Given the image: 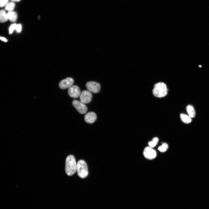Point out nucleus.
Masks as SVG:
<instances>
[{
  "label": "nucleus",
  "instance_id": "f257e3e1",
  "mask_svg": "<svg viewBox=\"0 0 209 209\" xmlns=\"http://www.w3.org/2000/svg\"><path fill=\"white\" fill-rule=\"evenodd\" d=\"M77 163L74 157L72 155H69L66 157L65 166V170L66 174L69 176L73 175L76 171Z\"/></svg>",
  "mask_w": 209,
  "mask_h": 209
},
{
  "label": "nucleus",
  "instance_id": "f03ea898",
  "mask_svg": "<svg viewBox=\"0 0 209 209\" xmlns=\"http://www.w3.org/2000/svg\"><path fill=\"white\" fill-rule=\"evenodd\" d=\"M152 93L153 95L156 97H165L167 93V89L166 85L162 82L155 84L152 90Z\"/></svg>",
  "mask_w": 209,
  "mask_h": 209
},
{
  "label": "nucleus",
  "instance_id": "7ed1b4c3",
  "mask_svg": "<svg viewBox=\"0 0 209 209\" xmlns=\"http://www.w3.org/2000/svg\"><path fill=\"white\" fill-rule=\"evenodd\" d=\"M76 171L78 176L81 178H85L88 175L87 165L83 160H79L77 163Z\"/></svg>",
  "mask_w": 209,
  "mask_h": 209
},
{
  "label": "nucleus",
  "instance_id": "20e7f679",
  "mask_svg": "<svg viewBox=\"0 0 209 209\" xmlns=\"http://www.w3.org/2000/svg\"><path fill=\"white\" fill-rule=\"evenodd\" d=\"M72 104L78 111L81 114H85L87 110L86 106L81 101L74 100L72 102Z\"/></svg>",
  "mask_w": 209,
  "mask_h": 209
},
{
  "label": "nucleus",
  "instance_id": "39448f33",
  "mask_svg": "<svg viewBox=\"0 0 209 209\" xmlns=\"http://www.w3.org/2000/svg\"><path fill=\"white\" fill-rule=\"evenodd\" d=\"M86 87L89 91L94 93H97L100 91V86L99 83L96 82L90 81L87 82Z\"/></svg>",
  "mask_w": 209,
  "mask_h": 209
},
{
  "label": "nucleus",
  "instance_id": "423d86ee",
  "mask_svg": "<svg viewBox=\"0 0 209 209\" xmlns=\"http://www.w3.org/2000/svg\"><path fill=\"white\" fill-rule=\"evenodd\" d=\"M79 97L81 102L84 104H88L91 101L92 96L89 91L84 90L81 92Z\"/></svg>",
  "mask_w": 209,
  "mask_h": 209
},
{
  "label": "nucleus",
  "instance_id": "0eeeda50",
  "mask_svg": "<svg viewBox=\"0 0 209 209\" xmlns=\"http://www.w3.org/2000/svg\"><path fill=\"white\" fill-rule=\"evenodd\" d=\"M68 92L71 98H76L80 97L81 93L80 89L77 86H72L69 88Z\"/></svg>",
  "mask_w": 209,
  "mask_h": 209
},
{
  "label": "nucleus",
  "instance_id": "6e6552de",
  "mask_svg": "<svg viewBox=\"0 0 209 209\" xmlns=\"http://www.w3.org/2000/svg\"><path fill=\"white\" fill-rule=\"evenodd\" d=\"M74 82V80L72 78H67L60 82L59 87L60 89H63L69 88L72 86Z\"/></svg>",
  "mask_w": 209,
  "mask_h": 209
},
{
  "label": "nucleus",
  "instance_id": "1a4fd4ad",
  "mask_svg": "<svg viewBox=\"0 0 209 209\" xmlns=\"http://www.w3.org/2000/svg\"><path fill=\"white\" fill-rule=\"evenodd\" d=\"M143 154L144 157L149 160L154 159L156 155V151L149 147H147L145 149Z\"/></svg>",
  "mask_w": 209,
  "mask_h": 209
},
{
  "label": "nucleus",
  "instance_id": "9d476101",
  "mask_svg": "<svg viewBox=\"0 0 209 209\" xmlns=\"http://www.w3.org/2000/svg\"><path fill=\"white\" fill-rule=\"evenodd\" d=\"M96 115L95 113L92 112L86 113L84 116L85 121L89 123H93L96 121Z\"/></svg>",
  "mask_w": 209,
  "mask_h": 209
},
{
  "label": "nucleus",
  "instance_id": "9b49d317",
  "mask_svg": "<svg viewBox=\"0 0 209 209\" xmlns=\"http://www.w3.org/2000/svg\"><path fill=\"white\" fill-rule=\"evenodd\" d=\"M22 28L21 25L20 24H12L9 27V34H12L14 30H16L17 32H21Z\"/></svg>",
  "mask_w": 209,
  "mask_h": 209
},
{
  "label": "nucleus",
  "instance_id": "f8f14e48",
  "mask_svg": "<svg viewBox=\"0 0 209 209\" xmlns=\"http://www.w3.org/2000/svg\"><path fill=\"white\" fill-rule=\"evenodd\" d=\"M7 16L8 19L12 22L15 21L17 17V13L13 11H10L7 13Z\"/></svg>",
  "mask_w": 209,
  "mask_h": 209
},
{
  "label": "nucleus",
  "instance_id": "ddd939ff",
  "mask_svg": "<svg viewBox=\"0 0 209 209\" xmlns=\"http://www.w3.org/2000/svg\"><path fill=\"white\" fill-rule=\"evenodd\" d=\"M186 110L189 116L191 118H194L195 116V112L193 106L190 105H188L186 107Z\"/></svg>",
  "mask_w": 209,
  "mask_h": 209
},
{
  "label": "nucleus",
  "instance_id": "4468645a",
  "mask_svg": "<svg viewBox=\"0 0 209 209\" xmlns=\"http://www.w3.org/2000/svg\"><path fill=\"white\" fill-rule=\"evenodd\" d=\"M8 19L7 14L3 10H1L0 11V21L1 22H6Z\"/></svg>",
  "mask_w": 209,
  "mask_h": 209
},
{
  "label": "nucleus",
  "instance_id": "2eb2a0df",
  "mask_svg": "<svg viewBox=\"0 0 209 209\" xmlns=\"http://www.w3.org/2000/svg\"><path fill=\"white\" fill-rule=\"evenodd\" d=\"M180 117L182 121L185 123H189L192 121L191 118L187 115L181 113L180 115Z\"/></svg>",
  "mask_w": 209,
  "mask_h": 209
},
{
  "label": "nucleus",
  "instance_id": "dca6fc26",
  "mask_svg": "<svg viewBox=\"0 0 209 209\" xmlns=\"http://www.w3.org/2000/svg\"><path fill=\"white\" fill-rule=\"evenodd\" d=\"M158 141V139L157 137L154 138L151 141L148 142V145L149 147L152 148L155 147L157 144Z\"/></svg>",
  "mask_w": 209,
  "mask_h": 209
},
{
  "label": "nucleus",
  "instance_id": "f3484780",
  "mask_svg": "<svg viewBox=\"0 0 209 209\" xmlns=\"http://www.w3.org/2000/svg\"><path fill=\"white\" fill-rule=\"evenodd\" d=\"M15 3L13 2L8 3L6 5L5 9L9 11L12 10L15 8Z\"/></svg>",
  "mask_w": 209,
  "mask_h": 209
},
{
  "label": "nucleus",
  "instance_id": "a211bd4d",
  "mask_svg": "<svg viewBox=\"0 0 209 209\" xmlns=\"http://www.w3.org/2000/svg\"><path fill=\"white\" fill-rule=\"evenodd\" d=\"M168 146L167 144L166 143H163L159 147L158 149L162 152H165L167 149Z\"/></svg>",
  "mask_w": 209,
  "mask_h": 209
},
{
  "label": "nucleus",
  "instance_id": "6ab92c4d",
  "mask_svg": "<svg viewBox=\"0 0 209 209\" xmlns=\"http://www.w3.org/2000/svg\"><path fill=\"white\" fill-rule=\"evenodd\" d=\"M8 0H0V6L1 7H3L7 4Z\"/></svg>",
  "mask_w": 209,
  "mask_h": 209
},
{
  "label": "nucleus",
  "instance_id": "aec40b11",
  "mask_svg": "<svg viewBox=\"0 0 209 209\" xmlns=\"http://www.w3.org/2000/svg\"><path fill=\"white\" fill-rule=\"evenodd\" d=\"M0 39L1 40L4 42H7V39L3 37H0Z\"/></svg>",
  "mask_w": 209,
  "mask_h": 209
},
{
  "label": "nucleus",
  "instance_id": "412c9836",
  "mask_svg": "<svg viewBox=\"0 0 209 209\" xmlns=\"http://www.w3.org/2000/svg\"><path fill=\"white\" fill-rule=\"evenodd\" d=\"M11 0L13 1H15V2H18L20 1V0Z\"/></svg>",
  "mask_w": 209,
  "mask_h": 209
}]
</instances>
